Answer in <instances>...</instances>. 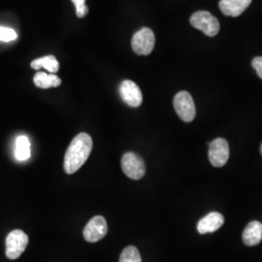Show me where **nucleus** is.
Segmentation results:
<instances>
[{
    "label": "nucleus",
    "instance_id": "obj_16",
    "mask_svg": "<svg viewBox=\"0 0 262 262\" xmlns=\"http://www.w3.org/2000/svg\"><path fill=\"white\" fill-rule=\"evenodd\" d=\"M119 262H142L138 249L134 246H128L122 251Z\"/></svg>",
    "mask_w": 262,
    "mask_h": 262
},
{
    "label": "nucleus",
    "instance_id": "obj_1",
    "mask_svg": "<svg viewBox=\"0 0 262 262\" xmlns=\"http://www.w3.org/2000/svg\"><path fill=\"white\" fill-rule=\"evenodd\" d=\"M93 150V139L88 133H79L69 145L64 157V170L74 174L88 160Z\"/></svg>",
    "mask_w": 262,
    "mask_h": 262
},
{
    "label": "nucleus",
    "instance_id": "obj_3",
    "mask_svg": "<svg viewBox=\"0 0 262 262\" xmlns=\"http://www.w3.org/2000/svg\"><path fill=\"white\" fill-rule=\"evenodd\" d=\"M156 43V37L152 30L144 28L137 31L132 38L131 45L133 52L138 56H148L152 52Z\"/></svg>",
    "mask_w": 262,
    "mask_h": 262
},
{
    "label": "nucleus",
    "instance_id": "obj_17",
    "mask_svg": "<svg viewBox=\"0 0 262 262\" xmlns=\"http://www.w3.org/2000/svg\"><path fill=\"white\" fill-rule=\"evenodd\" d=\"M18 37V34L15 30L8 28L0 27V41L3 42H11L16 40Z\"/></svg>",
    "mask_w": 262,
    "mask_h": 262
},
{
    "label": "nucleus",
    "instance_id": "obj_5",
    "mask_svg": "<svg viewBox=\"0 0 262 262\" xmlns=\"http://www.w3.org/2000/svg\"><path fill=\"white\" fill-rule=\"evenodd\" d=\"M28 236L20 229L11 231L6 238V256L9 259H17L27 249Z\"/></svg>",
    "mask_w": 262,
    "mask_h": 262
},
{
    "label": "nucleus",
    "instance_id": "obj_12",
    "mask_svg": "<svg viewBox=\"0 0 262 262\" xmlns=\"http://www.w3.org/2000/svg\"><path fill=\"white\" fill-rule=\"evenodd\" d=\"M262 224L253 221L246 226L243 232V242L245 245L253 247L261 242Z\"/></svg>",
    "mask_w": 262,
    "mask_h": 262
},
{
    "label": "nucleus",
    "instance_id": "obj_13",
    "mask_svg": "<svg viewBox=\"0 0 262 262\" xmlns=\"http://www.w3.org/2000/svg\"><path fill=\"white\" fill-rule=\"evenodd\" d=\"M33 82L39 89H50V88H56L61 84V80L55 75V74H47L45 72H37L34 78Z\"/></svg>",
    "mask_w": 262,
    "mask_h": 262
},
{
    "label": "nucleus",
    "instance_id": "obj_2",
    "mask_svg": "<svg viewBox=\"0 0 262 262\" xmlns=\"http://www.w3.org/2000/svg\"><path fill=\"white\" fill-rule=\"evenodd\" d=\"M190 25L201 30L209 37H214L220 31V23L211 13L207 11H198L190 17Z\"/></svg>",
    "mask_w": 262,
    "mask_h": 262
},
{
    "label": "nucleus",
    "instance_id": "obj_8",
    "mask_svg": "<svg viewBox=\"0 0 262 262\" xmlns=\"http://www.w3.org/2000/svg\"><path fill=\"white\" fill-rule=\"evenodd\" d=\"M229 159V145L224 138H216L209 146V159L213 166L222 167Z\"/></svg>",
    "mask_w": 262,
    "mask_h": 262
},
{
    "label": "nucleus",
    "instance_id": "obj_9",
    "mask_svg": "<svg viewBox=\"0 0 262 262\" xmlns=\"http://www.w3.org/2000/svg\"><path fill=\"white\" fill-rule=\"evenodd\" d=\"M120 94L122 100L133 108L139 107L143 101L140 88L130 80H125L122 82L120 85Z\"/></svg>",
    "mask_w": 262,
    "mask_h": 262
},
{
    "label": "nucleus",
    "instance_id": "obj_10",
    "mask_svg": "<svg viewBox=\"0 0 262 262\" xmlns=\"http://www.w3.org/2000/svg\"><path fill=\"white\" fill-rule=\"evenodd\" d=\"M225 224L224 215L217 212H212L201 219L197 225V230L200 234L215 232Z\"/></svg>",
    "mask_w": 262,
    "mask_h": 262
},
{
    "label": "nucleus",
    "instance_id": "obj_11",
    "mask_svg": "<svg viewBox=\"0 0 262 262\" xmlns=\"http://www.w3.org/2000/svg\"><path fill=\"white\" fill-rule=\"evenodd\" d=\"M251 3L252 0H221L219 6L225 16L238 17Z\"/></svg>",
    "mask_w": 262,
    "mask_h": 262
},
{
    "label": "nucleus",
    "instance_id": "obj_14",
    "mask_svg": "<svg viewBox=\"0 0 262 262\" xmlns=\"http://www.w3.org/2000/svg\"><path fill=\"white\" fill-rule=\"evenodd\" d=\"M30 66L35 70L45 68L51 74H55L59 69V63L55 56H46L34 59Z\"/></svg>",
    "mask_w": 262,
    "mask_h": 262
},
{
    "label": "nucleus",
    "instance_id": "obj_19",
    "mask_svg": "<svg viewBox=\"0 0 262 262\" xmlns=\"http://www.w3.org/2000/svg\"><path fill=\"white\" fill-rule=\"evenodd\" d=\"M253 67L255 69L258 77L262 79V56H256L253 59Z\"/></svg>",
    "mask_w": 262,
    "mask_h": 262
},
{
    "label": "nucleus",
    "instance_id": "obj_15",
    "mask_svg": "<svg viewBox=\"0 0 262 262\" xmlns=\"http://www.w3.org/2000/svg\"><path fill=\"white\" fill-rule=\"evenodd\" d=\"M16 158L19 161H25L30 158V143L25 135L19 136L16 141Z\"/></svg>",
    "mask_w": 262,
    "mask_h": 262
},
{
    "label": "nucleus",
    "instance_id": "obj_4",
    "mask_svg": "<svg viewBox=\"0 0 262 262\" xmlns=\"http://www.w3.org/2000/svg\"><path fill=\"white\" fill-rule=\"evenodd\" d=\"M174 108L182 121L185 122H192L195 118V104L191 95L187 92H180L174 97Z\"/></svg>",
    "mask_w": 262,
    "mask_h": 262
},
{
    "label": "nucleus",
    "instance_id": "obj_7",
    "mask_svg": "<svg viewBox=\"0 0 262 262\" xmlns=\"http://www.w3.org/2000/svg\"><path fill=\"white\" fill-rule=\"evenodd\" d=\"M108 232L107 222L101 215L94 216L84 227V238L90 243H95L103 239Z\"/></svg>",
    "mask_w": 262,
    "mask_h": 262
},
{
    "label": "nucleus",
    "instance_id": "obj_20",
    "mask_svg": "<svg viewBox=\"0 0 262 262\" xmlns=\"http://www.w3.org/2000/svg\"><path fill=\"white\" fill-rule=\"evenodd\" d=\"M260 152H261V155H262V144H261V147H260Z\"/></svg>",
    "mask_w": 262,
    "mask_h": 262
},
{
    "label": "nucleus",
    "instance_id": "obj_18",
    "mask_svg": "<svg viewBox=\"0 0 262 262\" xmlns=\"http://www.w3.org/2000/svg\"><path fill=\"white\" fill-rule=\"evenodd\" d=\"M76 7V15L78 18H84L88 14L89 8L85 5V0H72Z\"/></svg>",
    "mask_w": 262,
    "mask_h": 262
},
{
    "label": "nucleus",
    "instance_id": "obj_6",
    "mask_svg": "<svg viewBox=\"0 0 262 262\" xmlns=\"http://www.w3.org/2000/svg\"><path fill=\"white\" fill-rule=\"evenodd\" d=\"M122 168L124 174L132 180H140L146 173V165L143 159L131 151L123 155Z\"/></svg>",
    "mask_w": 262,
    "mask_h": 262
}]
</instances>
